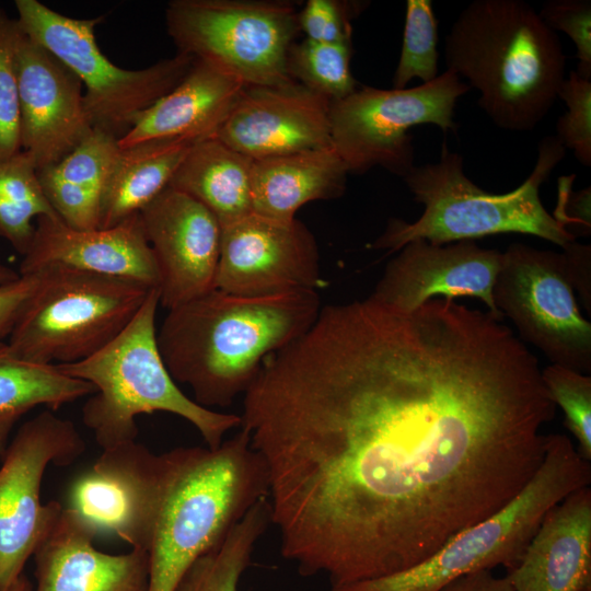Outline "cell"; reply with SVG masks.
I'll list each match as a JSON object with an SVG mask.
<instances>
[{"instance_id":"6da1fadb","label":"cell","mask_w":591,"mask_h":591,"mask_svg":"<svg viewBox=\"0 0 591 591\" xmlns=\"http://www.w3.org/2000/svg\"><path fill=\"white\" fill-rule=\"evenodd\" d=\"M555 412L537 358L488 311L367 298L322 306L264 360L241 427L282 556L336 589L405 571L505 507Z\"/></svg>"},{"instance_id":"7a4b0ae2","label":"cell","mask_w":591,"mask_h":591,"mask_svg":"<svg viewBox=\"0 0 591 591\" xmlns=\"http://www.w3.org/2000/svg\"><path fill=\"white\" fill-rule=\"evenodd\" d=\"M267 496L264 460L242 427L215 449L178 447L155 454L142 543L148 591H175L194 561Z\"/></svg>"},{"instance_id":"3957f363","label":"cell","mask_w":591,"mask_h":591,"mask_svg":"<svg viewBox=\"0 0 591 591\" xmlns=\"http://www.w3.org/2000/svg\"><path fill=\"white\" fill-rule=\"evenodd\" d=\"M322 306L316 290L252 297L215 289L169 310L157 332L159 350L197 404L227 407L269 355L312 326Z\"/></svg>"},{"instance_id":"277c9868","label":"cell","mask_w":591,"mask_h":591,"mask_svg":"<svg viewBox=\"0 0 591 591\" xmlns=\"http://www.w3.org/2000/svg\"><path fill=\"white\" fill-rule=\"evenodd\" d=\"M448 69L468 81L478 105L505 130L529 131L547 115L565 79L557 33L522 0H475L444 42Z\"/></svg>"},{"instance_id":"5b68a950","label":"cell","mask_w":591,"mask_h":591,"mask_svg":"<svg viewBox=\"0 0 591 591\" xmlns=\"http://www.w3.org/2000/svg\"><path fill=\"white\" fill-rule=\"evenodd\" d=\"M556 136L540 143L531 174L513 190L493 194L475 185L464 173L462 157L442 144L439 161L414 165L403 179L415 201L424 205L414 222L392 218L369 247L397 252L415 240L443 245L502 233L530 234L566 247L576 241L549 213L540 187L565 157Z\"/></svg>"},{"instance_id":"8992f818","label":"cell","mask_w":591,"mask_h":591,"mask_svg":"<svg viewBox=\"0 0 591 591\" xmlns=\"http://www.w3.org/2000/svg\"><path fill=\"white\" fill-rule=\"evenodd\" d=\"M159 305L158 289H152L130 323L104 348L82 361L57 364L65 374L95 387L82 407V421L102 450L136 441V418L155 412L190 422L210 449L241 427V416L202 407L177 386L158 346Z\"/></svg>"},{"instance_id":"52a82bcc","label":"cell","mask_w":591,"mask_h":591,"mask_svg":"<svg viewBox=\"0 0 591 591\" xmlns=\"http://www.w3.org/2000/svg\"><path fill=\"white\" fill-rule=\"evenodd\" d=\"M591 463L566 434H547L544 459L531 480L505 507L447 542L425 561L394 575L332 591H436L475 571L513 568L546 513L589 486Z\"/></svg>"},{"instance_id":"ba28073f","label":"cell","mask_w":591,"mask_h":591,"mask_svg":"<svg viewBox=\"0 0 591 591\" xmlns=\"http://www.w3.org/2000/svg\"><path fill=\"white\" fill-rule=\"evenodd\" d=\"M42 285L11 332L10 348L43 364L93 356L130 323L152 290L63 266L45 269Z\"/></svg>"},{"instance_id":"9c48e42d","label":"cell","mask_w":591,"mask_h":591,"mask_svg":"<svg viewBox=\"0 0 591 591\" xmlns=\"http://www.w3.org/2000/svg\"><path fill=\"white\" fill-rule=\"evenodd\" d=\"M14 4L21 31L57 57L85 86L83 103L92 128L118 140L144 109L182 81L195 59L177 53L144 69H123L97 46L95 26L104 16L73 19L37 0H16Z\"/></svg>"},{"instance_id":"30bf717a","label":"cell","mask_w":591,"mask_h":591,"mask_svg":"<svg viewBox=\"0 0 591 591\" xmlns=\"http://www.w3.org/2000/svg\"><path fill=\"white\" fill-rule=\"evenodd\" d=\"M165 23L177 53L216 66L245 86L293 81L287 56L300 28L290 2L173 0Z\"/></svg>"},{"instance_id":"8fae6325","label":"cell","mask_w":591,"mask_h":591,"mask_svg":"<svg viewBox=\"0 0 591 591\" xmlns=\"http://www.w3.org/2000/svg\"><path fill=\"white\" fill-rule=\"evenodd\" d=\"M468 90V84L450 69L414 88L360 85L329 105L332 147L349 174H362L380 165L403 177L414 166L408 130L433 124L443 132H456L455 104Z\"/></svg>"},{"instance_id":"7c38bea8","label":"cell","mask_w":591,"mask_h":591,"mask_svg":"<svg viewBox=\"0 0 591 591\" xmlns=\"http://www.w3.org/2000/svg\"><path fill=\"white\" fill-rule=\"evenodd\" d=\"M84 450L76 425L50 409L25 421L9 442L0 466V591L22 576L62 512L59 501L42 503L46 468L70 465Z\"/></svg>"},{"instance_id":"4fadbf2b","label":"cell","mask_w":591,"mask_h":591,"mask_svg":"<svg viewBox=\"0 0 591 591\" xmlns=\"http://www.w3.org/2000/svg\"><path fill=\"white\" fill-rule=\"evenodd\" d=\"M493 298L520 339L541 350L552 364L591 372V324L579 311L564 253L509 245Z\"/></svg>"},{"instance_id":"5bb4252c","label":"cell","mask_w":591,"mask_h":591,"mask_svg":"<svg viewBox=\"0 0 591 591\" xmlns=\"http://www.w3.org/2000/svg\"><path fill=\"white\" fill-rule=\"evenodd\" d=\"M221 227L216 289L252 297L317 291L318 247L303 222L252 212Z\"/></svg>"},{"instance_id":"9a60e30c","label":"cell","mask_w":591,"mask_h":591,"mask_svg":"<svg viewBox=\"0 0 591 591\" xmlns=\"http://www.w3.org/2000/svg\"><path fill=\"white\" fill-rule=\"evenodd\" d=\"M139 216L158 266L163 308L174 309L216 289L222 227L208 208L167 187Z\"/></svg>"},{"instance_id":"2e32d148","label":"cell","mask_w":591,"mask_h":591,"mask_svg":"<svg viewBox=\"0 0 591 591\" xmlns=\"http://www.w3.org/2000/svg\"><path fill=\"white\" fill-rule=\"evenodd\" d=\"M15 65L21 150L32 155L38 171L68 155L93 128L81 80L22 31Z\"/></svg>"},{"instance_id":"e0dca14e","label":"cell","mask_w":591,"mask_h":591,"mask_svg":"<svg viewBox=\"0 0 591 591\" xmlns=\"http://www.w3.org/2000/svg\"><path fill=\"white\" fill-rule=\"evenodd\" d=\"M502 252L478 246L473 240L436 245L415 240L398 250L368 297L410 311L433 298L471 297L483 301L499 321L503 315L493 298Z\"/></svg>"},{"instance_id":"ac0fdd59","label":"cell","mask_w":591,"mask_h":591,"mask_svg":"<svg viewBox=\"0 0 591 591\" xmlns=\"http://www.w3.org/2000/svg\"><path fill=\"white\" fill-rule=\"evenodd\" d=\"M329 105L296 81L245 86L215 137L253 161L328 148Z\"/></svg>"},{"instance_id":"d6986e66","label":"cell","mask_w":591,"mask_h":591,"mask_svg":"<svg viewBox=\"0 0 591 591\" xmlns=\"http://www.w3.org/2000/svg\"><path fill=\"white\" fill-rule=\"evenodd\" d=\"M63 266L158 289L160 276L139 213L108 229L77 230L57 215L43 216L23 255L20 275Z\"/></svg>"},{"instance_id":"ffe728a7","label":"cell","mask_w":591,"mask_h":591,"mask_svg":"<svg viewBox=\"0 0 591 591\" xmlns=\"http://www.w3.org/2000/svg\"><path fill=\"white\" fill-rule=\"evenodd\" d=\"M97 533L76 511L62 512L34 552L36 587L33 591H148L147 552L127 554L99 551Z\"/></svg>"},{"instance_id":"44dd1931","label":"cell","mask_w":591,"mask_h":591,"mask_svg":"<svg viewBox=\"0 0 591 591\" xmlns=\"http://www.w3.org/2000/svg\"><path fill=\"white\" fill-rule=\"evenodd\" d=\"M91 468L71 485L67 507L94 531L116 534L140 548L148 500L151 451L137 441L102 450Z\"/></svg>"},{"instance_id":"7402d4cb","label":"cell","mask_w":591,"mask_h":591,"mask_svg":"<svg viewBox=\"0 0 591 591\" xmlns=\"http://www.w3.org/2000/svg\"><path fill=\"white\" fill-rule=\"evenodd\" d=\"M514 591H591V488L553 507L518 564L506 575Z\"/></svg>"},{"instance_id":"603a6c76","label":"cell","mask_w":591,"mask_h":591,"mask_svg":"<svg viewBox=\"0 0 591 591\" xmlns=\"http://www.w3.org/2000/svg\"><path fill=\"white\" fill-rule=\"evenodd\" d=\"M245 85L217 68L194 59L182 81L144 109L118 140L120 149L158 139L212 138Z\"/></svg>"},{"instance_id":"cb8c5ba5","label":"cell","mask_w":591,"mask_h":591,"mask_svg":"<svg viewBox=\"0 0 591 591\" xmlns=\"http://www.w3.org/2000/svg\"><path fill=\"white\" fill-rule=\"evenodd\" d=\"M348 170L333 147L253 161V212L291 220L305 204L339 198Z\"/></svg>"},{"instance_id":"d4e9b609","label":"cell","mask_w":591,"mask_h":591,"mask_svg":"<svg viewBox=\"0 0 591 591\" xmlns=\"http://www.w3.org/2000/svg\"><path fill=\"white\" fill-rule=\"evenodd\" d=\"M119 151L117 137L93 129L59 162L37 171L49 205L67 225L97 229L101 198Z\"/></svg>"},{"instance_id":"484cf974","label":"cell","mask_w":591,"mask_h":591,"mask_svg":"<svg viewBox=\"0 0 591 591\" xmlns=\"http://www.w3.org/2000/svg\"><path fill=\"white\" fill-rule=\"evenodd\" d=\"M252 167V159L212 137L190 146L169 187L202 204L224 225L253 212Z\"/></svg>"},{"instance_id":"4316f807","label":"cell","mask_w":591,"mask_h":591,"mask_svg":"<svg viewBox=\"0 0 591 591\" xmlns=\"http://www.w3.org/2000/svg\"><path fill=\"white\" fill-rule=\"evenodd\" d=\"M195 141L158 139L120 149L106 182L97 229H108L139 213L165 188Z\"/></svg>"},{"instance_id":"83f0119b","label":"cell","mask_w":591,"mask_h":591,"mask_svg":"<svg viewBox=\"0 0 591 591\" xmlns=\"http://www.w3.org/2000/svg\"><path fill=\"white\" fill-rule=\"evenodd\" d=\"M94 392L92 384L65 374L57 364L26 360L0 343V457L12 428L26 413L37 406L55 412Z\"/></svg>"},{"instance_id":"f1b7e54d","label":"cell","mask_w":591,"mask_h":591,"mask_svg":"<svg viewBox=\"0 0 591 591\" xmlns=\"http://www.w3.org/2000/svg\"><path fill=\"white\" fill-rule=\"evenodd\" d=\"M269 523L270 508L265 497L246 512L219 546L194 561L175 591H239L255 545Z\"/></svg>"},{"instance_id":"f546056e","label":"cell","mask_w":591,"mask_h":591,"mask_svg":"<svg viewBox=\"0 0 591 591\" xmlns=\"http://www.w3.org/2000/svg\"><path fill=\"white\" fill-rule=\"evenodd\" d=\"M43 216L56 212L42 189L32 155L21 150L0 161V237L23 256Z\"/></svg>"},{"instance_id":"4dcf8cb0","label":"cell","mask_w":591,"mask_h":591,"mask_svg":"<svg viewBox=\"0 0 591 591\" xmlns=\"http://www.w3.org/2000/svg\"><path fill=\"white\" fill-rule=\"evenodd\" d=\"M351 54V42L328 44L304 38L291 45L287 72L293 81L333 103L360 86L350 69Z\"/></svg>"},{"instance_id":"1f68e13d","label":"cell","mask_w":591,"mask_h":591,"mask_svg":"<svg viewBox=\"0 0 591 591\" xmlns=\"http://www.w3.org/2000/svg\"><path fill=\"white\" fill-rule=\"evenodd\" d=\"M438 21L430 0H407L403 43L393 88L402 90L413 79L421 84L431 82L438 74Z\"/></svg>"},{"instance_id":"d6a6232c","label":"cell","mask_w":591,"mask_h":591,"mask_svg":"<svg viewBox=\"0 0 591 591\" xmlns=\"http://www.w3.org/2000/svg\"><path fill=\"white\" fill-rule=\"evenodd\" d=\"M542 379L565 425L578 442V452L591 462V376L558 364L542 369Z\"/></svg>"},{"instance_id":"836d02e7","label":"cell","mask_w":591,"mask_h":591,"mask_svg":"<svg viewBox=\"0 0 591 591\" xmlns=\"http://www.w3.org/2000/svg\"><path fill=\"white\" fill-rule=\"evenodd\" d=\"M20 32L16 19H11L0 8V161L21 151L15 65Z\"/></svg>"},{"instance_id":"e575fe53","label":"cell","mask_w":591,"mask_h":591,"mask_svg":"<svg viewBox=\"0 0 591 591\" xmlns=\"http://www.w3.org/2000/svg\"><path fill=\"white\" fill-rule=\"evenodd\" d=\"M557 97L561 99L567 112L556 124L557 138L565 148L573 151L584 166L591 165V79L571 71L565 78Z\"/></svg>"},{"instance_id":"d590c367","label":"cell","mask_w":591,"mask_h":591,"mask_svg":"<svg viewBox=\"0 0 591 591\" xmlns=\"http://www.w3.org/2000/svg\"><path fill=\"white\" fill-rule=\"evenodd\" d=\"M367 5L361 1L309 0L298 13L305 38L328 44L351 42V20Z\"/></svg>"},{"instance_id":"8d00e7d4","label":"cell","mask_w":591,"mask_h":591,"mask_svg":"<svg viewBox=\"0 0 591 591\" xmlns=\"http://www.w3.org/2000/svg\"><path fill=\"white\" fill-rule=\"evenodd\" d=\"M538 15L551 30L561 31L572 39L578 59L576 72L591 79V1L551 0Z\"/></svg>"},{"instance_id":"74e56055","label":"cell","mask_w":591,"mask_h":591,"mask_svg":"<svg viewBox=\"0 0 591 591\" xmlns=\"http://www.w3.org/2000/svg\"><path fill=\"white\" fill-rule=\"evenodd\" d=\"M44 271L20 275L0 285V339L10 336L28 303L39 289Z\"/></svg>"},{"instance_id":"f35d334b","label":"cell","mask_w":591,"mask_h":591,"mask_svg":"<svg viewBox=\"0 0 591 591\" xmlns=\"http://www.w3.org/2000/svg\"><path fill=\"white\" fill-rule=\"evenodd\" d=\"M573 178V175L558 178V204L553 217L573 236L575 231L586 235L591 229V189L572 192Z\"/></svg>"},{"instance_id":"ab89813d","label":"cell","mask_w":591,"mask_h":591,"mask_svg":"<svg viewBox=\"0 0 591 591\" xmlns=\"http://www.w3.org/2000/svg\"><path fill=\"white\" fill-rule=\"evenodd\" d=\"M564 250L568 270L573 283L578 290L588 312L591 311V287H590V245L571 242Z\"/></svg>"},{"instance_id":"60d3db41","label":"cell","mask_w":591,"mask_h":591,"mask_svg":"<svg viewBox=\"0 0 591 591\" xmlns=\"http://www.w3.org/2000/svg\"><path fill=\"white\" fill-rule=\"evenodd\" d=\"M436 591H514L506 576L491 570H479L460 576Z\"/></svg>"},{"instance_id":"b9f144b4","label":"cell","mask_w":591,"mask_h":591,"mask_svg":"<svg viewBox=\"0 0 591 591\" xmlns=\"http://www.w3.org/2000/svg\"><path fill=\"white\" fill-rule=\"evenodd\" d=\"M20 277L19 270L0 263V285L10 282Z\"/></svg>"},{"instance_id":"7bdbcfd3","label":"cell","mask_w":591,"mask_h":591,"mask_svg":"<svg viewBox=\"0 0 591 591\" xmlns=\"http://www.w3.org/2000/svg\"><path fill=\"white\" fill-rule=\"evenodd\" d=\"M8 591H33V587L27 578L22 575Z\"/></svg>"}]
</instances>
